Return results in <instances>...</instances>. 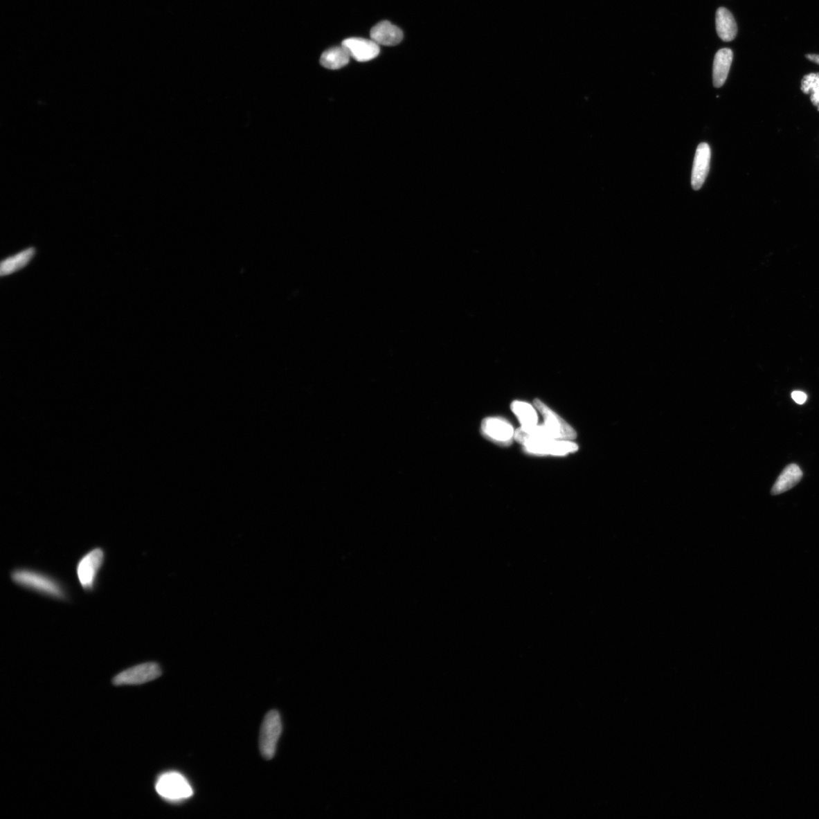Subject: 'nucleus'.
<instances>
[{"instance_id": "obj_4", "label": "nucleus", "mask_w": 819, "mask_h": 819, "mask_svg": "<svg viewBox=\"0 0 819 819\" xmlns=\"http://www.w3.org/2000/svg\"><path fill=\"white\" fill-rule=\"evenodd\" d=\"M282 730L280 713L276 710L268 712L262 723L259 741L260 750L264 759H271L274 757Z\"/></svg>"}, {"instance_id": "obj_20", "label": "nucleus", "mask_w": 819, "mask_h": 819, "mask_svg": "<svg viewBox=\"0 0 819 819\" xmlns=\"http://www.w3.org/2000/svg\"><path fill=\"white\" fill-rule=\"evenodd\" d=\"M807 57L811 62H815V63H816V64L819 65V55L809 54L807 55Z\"/></svg>"}, {"instance_id": "obj_9", "label": "nucleus", "mask_w": 819, "mask_h": 819, "mask_svg": "<svg viewBox=\"0 0 819 819\" xmlns=\"http://www.w3.org/2000/svg\"><path fill=\"white\" fill-rule=\"evenodd\" d=\"M482 431L488 438L503 444H510L515 433L507 421L495 417L485 419L482 422Z\"/></svg>"}, {"instance_id": "obj_18", "label": "nucleus", "mask_w": 819, "mask_h": 819, "mask_svg": "<svg viewBox=\"0 0 819 819\" xmlns=\"http://www.w3.org/2000/svg\"><path fill=\"white\" fill-rule=\"evenodd\" d=\"M801 90L810 95V100L819 111V73H809L802 78Z\"/></svg>"}, {"instance_id": "obj_6", "label": "nucleus", "mask_w": 819, "mask_h": 819, "mask_svg": "<svg viewBox=\"0 0 819 819\" xmlns=\"http://www.w3.org/2000/svg\"><path fill=\"white\" fill-rule=\"evenodd\" d=\"M162 670L160 665L156 663H147L138 665L118 674L114 678V685H138L152 681L161 677Z\"/></svg>"}, {"instance_id": "obj_10", "label": "nucleus", "mask_w": 819, "mask_h": 819, "mask_svg": "<svg viewBox=\"0 0 819 819\" xmlns=\"http://www.w3.org/2000/svg\"><path fill=\"white\" fill-rule=\"evenodd\" d=\"M348 51L351 57L359 62H368L378 57L379 46L372 39L352 37L341 44Z\"/></svg>"}, {"instance_id": "obj_2", "label": "nucleus", "mask_w": 819, "mask_h": 819, "mask_svg": "<svg viewBox=\"0 0 819 819\" xmlns=\"http://www.w3.org/2000/svg\"><path fill=\"white\" fill-rule=\"evenodd\" d=\"M12 578L15 584L50 597H66L64 589L57 580L39 572L19 569L13 572Z\"/></svg>"}, {"instance_id": "obj_13", "label": "nucleus", "mask_w": 819, "mask_h": 819, "mask_svg": "<svg viewBox=\"0 0 819 819\" xmlns=\"http://www.w3.org/2000/svg\"><path fill=\"white\" fill-rule=\"evenodd\" d=\"M715 18L717 33L722 41H734L737 34V26L733 15L726 8L721 7Z\"/></svg>"}, {"instance_id": "obj_7", "label": "nucleus", "mask_w": 819, "mask_h": 819, "mask_svg": "<svg viewBox=\"0 0 819 819\" xmlns=\"http://www.w3.org/2000/svg\"><path fill=\"white\" fill-rule=\"evenodd\" d=\"M535 406L544 419V425L550 431L555 440H573L576 439L577 433L575 429L568 424L566 421L552 411L539 400H535Z\"/></svg>"}, {"instance_id": "obj_3", "label": "nucleus", "mask_w": 819, "mask_h": 819, "mask_svg": "<svg viewBox=\"0 0 819 819\" xmlns=\"http://www.w3.org/2000/svg\"><path fill=\"white\" fill-rule=\"evenodd\" d=\"M156 790L163 799L179 802L192 796L193 789L187 779L176 771H170L158 778Z\"/></svg>"}, {"instance_id": "obj_5", "label": "nucleus", "mask_w": 819, "mask_h": 819, "mask_svg": "<svg viewBox=\"0 0 819 819\" xmlns=\"http://www.w3.org/2000/svg\"><path fill=\"white\" fill-rule=\"evenodd\" d=\"M105 558V552L102 548H97L87 552L79 561L77 566V576L79 583L84 590L91 591L93 589Z\"/></svg>"}, {"instance_id": "obj_15", "label": "nucleus", "mask_w": 819, "mask_h": 819, "mask_svg": "<svg viewBox=\"0 0 819 819\" xmlns=\"http://www.w3.org/2000/svg\"><path fill=\"white\" fill-rule=\"evenodd\" d=\"M350 58L351 55L345 47L341 45L325 51L321 55V63L325 68L336 70L348 65Z\"/></svg>"}, {"instance_id": "obj_17", "label": "nucleus", "mask_w": 819, "mask_h": 819, "mask_svg": "<svg viewBox=\"0 0 819 819\" xmlns=\"http://www.w3.org/2000/svg\"><path fill=\"white\" fill-rule=\"evenodd\" d=\"M512 410L519 418L523 429H530L537 426L538 416L536 410L526 402L515 401Z\"/></svg>"}, {"instance_id": "obj_12", "label": "nucleus", "mask_w": 819, "mask_h": 819, "mask_svg": "<svg viewBox=\"0 0 819 819\" xmlns=\"http://www.w3.org/2000/svg\"><path fill=\"white\" fill-rule=\"evenodd\" d=\"M733 57V51L728 48L721 49L715 54L713 64V84L714 87L719 89L725 84L731 64H732Z\"/></svg>"}, {"instance_id": "obj_14", "label": "nucleus", "mask_w": 819, "mask_h": 819, "mask_svg": "<svg viewBox=\"0 0 819 819\" xmlns=\"http://www.w3.org/2000/svg\"><path fill=\"white\" fill-rule=\"evenodd\" d=\"M802 478V472L797 465H790L785 467L780 476H778L771 494L777 496L789 491L798 485Z\"/></svg>"}, {"instance_id": "obj_16", "label": "nucleus", "mask_w": 819, "mask_h": 819, "mask_svg": "<svg viewBox=\"0 0 819 819\" xmlns=\"http://www.w3.org/2000/svg\"><path fill=\"white\" fill-rule=\"evenodd\" d=\"M35 254V249H28L17 253V255L4 260L2 262L1 268H0V273L3 276L19 271L29 264Z\"/></svg>"}, {"instance_id": "obj_1", "label": "nucleus", "mask_w": 819, "mask_h": 819, "mask_svg": "<svg viewBox=\"0 0 819 819\" xmlns=\"http://www.w3.org/2000/svg\"><path fill=\"white\" fill-rule=\"evenodd\" d=\"M514 439L523 445L525 450L534 455L564 456L578 450L575 442L529 435L520 429L515 432Z\"/></svg>"}, {"instance_id": "obj_8", "label": "nucleus", "mask_w": 819, "mask_h": 819, "mask_svg": "<svg viewBox=\"0 0 819 819\" xmlns=\"http://www.w3.org/2000/svg\"><path fill=\"white\" fill-rule=\"evenodd\" d=\"M710 147L706 143H702L696 149L692 171L691 185L694 190H698L703 186L710 172Z\"/></svg>"}, {"instance_id": "obj_19", "label": "nucleus", "mask_w": 819, "mask_h": 819, "mask_svg": "<svg viewBox=\"0 0 819 819\" xmlns=\"http://www.w3.org/2000/svg\"><path fill=\"white\" fill-rule=\"evenodd\" d=\"M791 396L793 400L798 404H803L807 400V394L801 391H795Z\"/></svg>"}, {"instance_id": "obj_11", "label": "nucleus", "mask_w": 819, "mask_h": 819, "mask_svg": "<svg viewBox=\"0 0 819 819\" xmlns=\"http://www.w3.org/2000/svg\"><path fill=\"white\" fill-rule=\"evenodd\" d=\"M370 37L379 45L393 46L402 42L404 35L399 27L390 21H383L371 29Z\"/></svg>"}]
</instances>
